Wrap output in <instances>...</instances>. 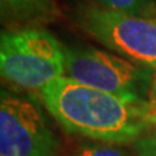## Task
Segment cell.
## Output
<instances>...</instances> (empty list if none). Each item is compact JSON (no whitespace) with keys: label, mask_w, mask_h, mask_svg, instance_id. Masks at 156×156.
<instances>
[{"label":"cell","mask_w":156,"mask_h":156,"mask_svg":"<svg viewBox=\"0 0 156 156\" xmlns=\"http://www.w3.org/2000/svg\"><path fill=\"white\" fill-rule=\"evenodd\" d=\"M73 156H128V154L115 146L94 144L78 148Z\"/></svg>","instance_id":"ba28073f"},{"label":"cell","mask_w":156,"mask_h":156,"mask_svg":"<svg viewBox=\"0 0 156 156\" xmlns=\"http://www.w3.org/2000/svg\"><path fill=\"white\" fill-rule=\"evenodd\" d=\"M91 2L105 9L131 16L156 17L155 0H91Z\"/></svg>","instance_id":"52a82bcc"},{"label":"cell","mask_w":156,"mask_h":156,"mask_svg":"<svg viewBox=\"0 0 156 156\" xmlns=\"http://www.w3.org/2000/svg\"><path fill=\"white\" fill-rule=\"evenodd\" d=\"M64 130L109 143H130L155 126L148 101H130L60 77L38 94Z\"/></svg>","instance_id":"6da1fadb"},{"label":"cell","mask_w":156,"mask_h":156,"mask_svg":"<svg viewBox=\"0 0 156 156\" xmlns=\"http://www.w3.org/2000/svg\"><path fill=\"white\" fill-rule=\"evenodd\" d=\"M72 18L82 31L116 55L156 72V17L131 16L80 0Z\"/></svg>","instance_id":"3957f363"},{"label":"cell","mask_w":156,"mask_h":156,"mask_svg":"<svg viewBox=\"0 0 156 156\" xmlns=\"http://www.w3.org/2000/svg\"><path fill=\"white\" fill-rule=\"evenodd\" d=\"M148 105H150L151 113L154 116V121H155V126H156V72H154L152 81H151L150 94H148Z\"/></svg>","instance_id":"30bf717a"},{"label":"cell","mask_w":156,"mask_h":156,"mask_svg":"<svg viewBox=\"0 0 156 156\" xmlns=\"http://www.w3.org/2000/svg\"><path fill=\"white\" fill-rule=\"evenodd\" d=\"M60 139L48 125L44 113L29 98L2 92L0 155L56 156Z\"/></svg>","instance_id":"5b68a950"},{"label":"cell","mask_w":156,"mask_h":156,"mask_svg":"<svg viewBox=\"0 0 156 156\" xmlns=\"http://www.w3.org/2000/svg\"><path fill=\"white\" fill-rule=\"evenodd\" d=\"M0 12L9 30L41 27L60 16L55 0H0Z\"/></svg>","instance_id":"8992f818"},{"label":"cell","mask_w":156,"mask_h":156,"mask_svg":"<svg viewBox=\"0 0 156 156\" xmlns=\"http://www.w3.org/2000/svg\"><path fill=\"white\" fill-rule=\"evenodd\" d=\"M65 77L130 101H148L152 70L94 47H64Z\"/></svg>","instance_id":"277c9868"},{"label":"cell","mask_w":156,"mask_h":156,"mask_svg":"<svg viewBox=\"0 0 156 156\" xmlns=\"http://www.w3.org/2000/svg\"><path fill=\"white\" fill-rule=\"evenodd\" d=\"M0 70L13 86L39 94L52 81L64 77V47L42 27L3 31Z\"/></svg>","instance_id":"7a4b0ae2"},{"label":"cell","mask_w":156,"mask_h":156,"mask_svg":"<svg viewBox=\"0 0 156 156\" xmlns=\"http://www.w3.org/2000/svg\"><path fill=\"white\" fill-rule=\"evenodd\" d=\"M138 156H156V131L142 135L134 142Z\"/></svg>","instance_id":"9c48e42d"}]
</instances>
